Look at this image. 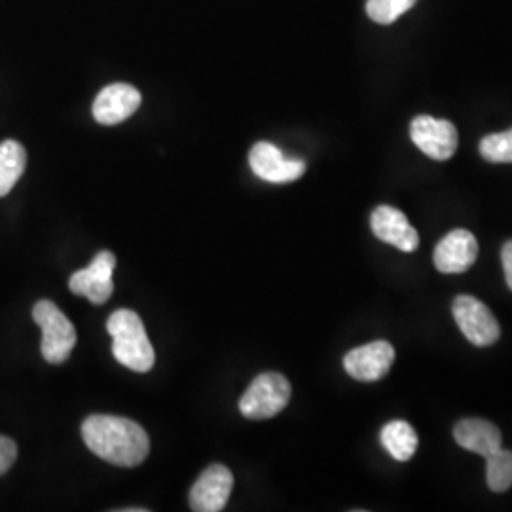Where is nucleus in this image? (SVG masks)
<instances>
[{
    "mask_svg": "<svg viewBox=\"0 0 512 512\" xmlns=\"http://www.w3.org/2000/svg\"><path fill=\"white\" fill-rule=\"evenodd\" d=\"M478 241L467 230H452L435 247V268L440 274H463L475 264Z\"/></svg>",
    "mask_w": 512,
    "mask_h": 512,
    "instance_id": "f8f14e48",
    "label": "nucleus"
},
{
    "mask_svg": "<svg viewBox=\"0 0 512 512\" xmlns=\"http://www.w3.org/2000/svg\"><path fill=\"white\" fill-rule=\"evenodd\" d=\"M501 262H503V272H505V281L512 291V241H507L501 249Z\"/></svg>",
    "mask_w": 512,
    "mask_h": 512,
    "instance_id": "412c9836",
    "label": "nucleus"
},
{
    "mask_svg": "<svg viewBox=\"0 0 512 512\" xmlns=\"http://www.w3.org/2000/svg\"><path fill=\"white\" fill-rule=\"evenodd\" d=\"M370 226L376 238L404 253H414L420 245L416 228L408 222L403 211L391 205H380L370 217Z\"/></svg>",
    "mask_w": 512,
    "mask_h": 512,
    "instance_id": "ddd939ff",
    "label": "nucleus"
},
{
    "mask_svg": "<svg viewBox=\"0 0 512 512\" xmlns=\"http://www.w3.org/2000/svg\"><path fill=\"white\" fill-rule=\"evenodd\" d=\"M291 401V384L283 374L266 372L249 385L239 401V410L247 420L274 418Z\"/></svg>",
    "mask_w": 512,
    "mask_h": 512,
    "instance_id": "20e7f679",
    "label": "nucleus"
},
{
    "mask_svg": "<svg viewBox=\"0 0 512 512\" xmlns=\"http://www.w3.org/2000/svg\"><path fill=\"white\" fill-rule=\"evenodd\" d=\"M141 93L129 84H110L93 101V118L101 126H116L133 116L141 107Z\"/></svg>",
    "mask_w": 512,
    "mask_h": 512,
    "instance_id": "9b49d317",
    "label": "nucleus"
},
{
    "mask_svg": "<svg viewBox=\"0 0 512 512\" xmlns=\"http://www.w3.org/2000/svg\"><path fill=\"white\" fill-rule=\"evenodd\" d=\"M454 317L463 336L478 348H488L501 336L499 323L492 310L475 296L461 294L454 300Z\"/></svg>",
    "mask_w": 512,
    "mask_h": 512,
    "instance_id": "39448f33",
    "label": "nucleus"
},
{
    "mask_svg": "<svg viewBox=\"0 0 512 512\" xmlns=\"http://www.w3.org/2000/svg\"><path fill=\"white\" fill-rule=\"evenodd\" d=\"M249 164L256 177L266 183H294L306 173V164L302 160L285 158L283 152L268 141H260L251 148Z\"/></svg>",
    "mask_w": 512,
    "mask_h": 512,
    "instance_id": "0eeeda50",
    "label": "nucleus"
},
{
    "mask_svg": "<svg viewBox=\"0 0 512 512\" xmlns=\"http://www.w3.org/2000/svg\"><path fill=\"white\" fill-rule=\"evenodd\" d=\"M18 459V444L8 437L0 435V476L8 473V469Z\"/></svg>",
    "mask_w": 512,
    "mask_h": 512,
    "instance_id": "aec40b11",
    "label": "nucleus"
},
{
    "mask_svg": "<svg viewBox=\"0 0 512 512\" xmlns=\"http://www.w3.org/2000/svg\"><path fill=\"white\" fill-rule=\"evenodd\" d=\"M454 439L461 448L478 454V456H492L501 448V431L495 427L494 423L478 418H469L461 420L454 427Z\"/></svg>",
    "mask_w": 512,
    "mask_h": 512,
    "instance_id": "4468645a",
    "label": "nucleus"
},
{
    "mask_svg": "<svg viewBox=\"0 0 512 512\" xmlns=\"http://www.w3.org/2000/svg\"><path fill=\"white\" fill-rule=\"evenodd\" d=\"M107 330L112 336V353L120 365L135 372H148L154 366V348L141 317L135 311H114L109 317Z\"/></svg>",
    "mask_w": 512,
    "mask_h": 512,
    "instance_id": "f03ea898",
    "label": "nucleus"
},
{
    "mask_svg": "<svg viewBox=\"0 0 512 512\" xmlns=\"http://www.w3.org/2000/svg\"><path fill=\"white\" fill-rule=\"evenodd\" d=\"M234 488V475L224 465L205 469L190 490V509L196 512H219L226 507Z\"/></svg>",
    "mask_w": 512,
    "mask_h": 512,
    "instance_id": "1a4fd4ad",
    "label": "nucleus"
},
{
    "mask_svg": "<svg viewBox=\"0 0 512 512\" xmlns=\"http://www.w3.org/2000/svg\"><path fill=\"white\" fill-rule=\"evenodd\" d=\"M410 137L421 152L437 162L450 160L458 150V129L448 122L427 114L416 116L410 124Z\"/></svg>",
    "mask_w": 512,
    "mask_h": 512,
    "instance_id": "423d86ee",
    "label": "nucleus"
},
{
    "mask_svg": "<svg viewBox=\"0 0 512 512\" xmlns=\"http://www.w3.org/2000/svg\"><path fill=\"white\" fill-rule=\"evenodd\" d=\"M116 268V256L110 251H101L86 270H80L69 279L74 294L88 298L95 306L105 304L114 291L112 274Z\"/></svg>",
    "mask_w": 512,
    "mask_h": 512,
    "instance_id": "6e6552de",
    "label": "nucleus"
},
{
    "mask_svg": "<svg viewBox=\"0 0 512 512\" xmlns=\"http://www.w3.org/2000/svg\"><path fill=\"white\" fill-rule=\"evenodd\" d=\"M27 152L18 141L8 139L0 143V198L8 196L25 173Z\"/></svg>",
    "mask_w": 512,
    "mask_h": 512,
    "instance_id": "dca6fc26",
    "label": "nucleus"
},
{
    "mask_svg": "<svg viewBox=\"0 0 512 512\" xmlns=\"http://www.w3.org/2000/svg\"><path fill=\"white\" fill-rule=\"evenodd\" d=\"M393 363H395V348L385 340H376L361 348L351 349L344 357L346 372L359 382L382 380L391 370Z\"/></svg>",
    "mask_w": 512,
    "mask_h": 512,
    "instance_id": "9d476101",
    "label": "nucleus"
},
{
    "mask_svg": "<svg viewBox=\"0 0 512 512\" xmlns=\"http://www.w3.org/2000/svg\"><path fill=\"white\" fill-rule=\"evenodd\" d=\"M418 0H366L368 18L380 25H391L406 14Z\"/></svg>",
    "mask_w": 512,
    "mask_h": 512,
    "instance_id": "a211bd4d",
    "label": "nucleus"
},
{
    "mask_svg": "<svg viewBox=\"0 0 512 512\" xmlns=\"http://www.w3.org/2000/svg\"><path fill=\"white\" fill-rule=\"evenodd\" d=\"M33 319L42 329V357L52 365L65 363L76 346V330L73 323L50 300H40L35 304Z\"/></svg>",
    "mask_w": 512,
    "mask_h": 512,
    "instance_id": "7ed1b4c3",
    "label": "nucleus"
},
{
    "mask_svg": "<svg viewBox=\"0 0 512 512\" xmlns=\"http://www.w3.org/2000/svg\"><path fill=\"white\" fill-rule=\"evenodd\" d=\"M380 439L389 456L397 461H410L418 450V435L414 427L403 420L389 421Z\"/></svg>",
    "mask_w": 512,
    "mask_h": 512,
    "instance_id": "2eb2a0df",
    "label": "nucleus"
},
{
    "mask_svg": "<svg viewBox=\"0 0 512 512\" xmlns=\"http://www.w3.org/2000/svg\"><path fill=\"white\" fill-rule=\"evenodd\" d=\"M82 439L97 458L116 467H137L150 452L147 431L120 416H90L82 423Z\"/></svg>",
    "mask_w": 512,
    "mask_h": 512,
    "instance_id": "f257e3e1",
    "label": "nucleus"
},
{
    "mask_svg": "<svg viewBox=\"0 0 512 512\" xmlns=\"http://www.w3.org/2000/svg\"><path fill=\"white\" fill-rule=\"evenodd\" d=\"M486 482L495 494H503L512 486V452L503 446L486 458Z\"/></svg>",
    "mask_w": 512,
    "mask_h": 512,
    "instance_id": "f3484780",
    "label": "nucleus"
},
{
    "mask_svg": "<svg viewBox=\"0 0 512 512\" xmlns=\"http://www.w3.org/2000/svg\"><path fill=\"white\" fill-rule=\"evenodd\" d=\"M480 154L492 164H512V129L484 137L480 141Z\"/></svg>",
    "mask_w": 512,
    "mask_h": 512,
    "instance_id": "6ab92c4d",
    "label": "nucleus"
}]
</instances>
